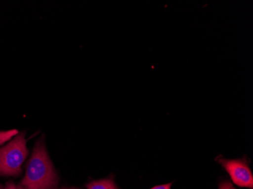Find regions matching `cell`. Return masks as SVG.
I'll return each mask as SVG.
<instances>
[{"mask_svg":"<svg viewBox=\"0 0 253 189\" xmlns=\"http://www.w3.org/2000/svg\"><path fill=\"white\" fill-rule=\"evenodd\" d=\"M217 161L230 175L234 184L240 187L253 189V173L247 159H226L218 157Z\"/></svg>","mask_w":253,"mask_h":189,"instance_id":"3957f363","label":"cell"},{"mask_svg":"<svg viewBox=\"0 0 253 189\" xmlns=\"http://www.w3.org/2000/svg\"><path fill=\"white\" fill-rule=\"evenodd\" d=\"M86 187L87 189H118L112 178L91 182L86 185Z\"/></svg>","mask_w":253,"mask_h":189,"instance_id":"277c9868","label":"cell"},{"mask_svg":"<svg viewBox=\"0 0 253 189\" xmlns=\"http://www.w3.org/2000/svg\"><path fill=\"white\" fill-rule=\"evenodd\" d=\"M28 153L25 133H18L8 144L0 148V175L19 176L22 173L21 166Z\"/></svg>","mask_w":253,"mask_h":189,"instance_id":"7a4b0ae2","label":"cell"},{"mask_svg":"<svg viewBox=\"0 0 253 189\" xmlns=\"http://www.w3.org/2000/svg\"><path fill=\"white\" fill-rule=\"evenodd\" d=\"M17 129H9L7 131H0V146L9 141L11 138L18 134Z\"/></svg>","mask_w":253,"mask_h":189,"instance_id":"5b68a950","label":"cell"},{"mask_svg":"<svg viewBox=\"0 0 253 189\" xmlns=\"http://www.w3.org/2000/svg\"><path fill=\"white\" fill-rule=\"evenodd\" d=\"M58 183V176L41 139L34 146L21 187L24 189H57Z\"/></svg>","mask_w":253,"mask_h":189,"instance_id":"6da1fadb","label":"cell"},{"mask_svg":"<svg viewBox=\"0 0 253 189\" xmlns=\"http://www.w3.org/2000/svg\"><path fill=\"white\" fill-rule=\"evenodd\" d=\"M170 187H171V183H169V184L155 186V187L151 189H170Z\"/></svg>","mask_w":253,"mask_h":189,"instance_id":"ba28073f","label":"cell"},{"mask_svg":"<svg viewBox=\"0 0 253 189\" xmlns=\"http://www.w3.org/2000/svg\"><path fill=\"white\" fill-rule=\"evenodd\" d=\"M0 189H3V187H2V186H1V185H0Z\"/></svg>","mask_w":253,"mask_h":189,"instance_id":"30bf717a","label":"cell"},{"mask_svg":"<svg viewBox=\"0 0 253 189\" xmlns=\"http://www.w3.org/2000/svg\"><path fill=\"white\" fill-rule=\"evenodd\" d=\"M78 189V188H63V189Z\"/></svg>","mask_w":253,"mask_h":189,"instance_id":"9c48e42d","label":"cell"},{"mask_svg":"<svg viewBox=\"0 0 253 189\" xmlns=\"http://www.w3.org/2000/svg\"><path fill=\"white\" fill-rule=\"evenodd\" d=\"M219 189H236L230 182L223 181L220 183Z\"/></svg>","mask_w":253,"mask_h":189,"instance_id":"8992f818","label":"cell"},{"mask_svg":"<svg viewBox=\"0 0 253 189\" xmlns=\"http://www.w3.org/2000/svg\"><path fill=\"white\" fill-rule=\"evenodd\" d=\"M5 189H24L21 186H15V183L13 182H8L6 184V187Z\"/></svg>","mask_w":253,"mask_h":189,"instance_id":"52a82bcc","label":"cell"}]
</instances>
